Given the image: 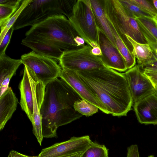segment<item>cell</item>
Wrapping results in <instances>:
<instances>
[{"mask_svg":"<svg viewBox=\"0 0 157 157\" xmlns=\"http://www.w3.org/2000/svg\"><path fill=\"white\" fill-rule=\"evenodd\" d=\"M91 52L92 54L95 56L100 57L101 55V50L99 47L92 48Z\"/></svg>","mask_w":157,"mask_h":157,"instance_id":"cell-35","label":"cell"},{"mask_svg":"<svg viewBox=\"0 0 157 157\" xmlns=\"http://www.w3.org/2000/svg\"><path fill=\"white\" fill-rule=\"evenodd\" d=\"M148 157H154L153 155H150Z\"/></svg>","mask_w":157,"mask_h":157,"instance_id":"cell-39","label":"cell"},{"mask_svg":"<svg viewBox=\"0 0 157 157\" xmlns=\"http://www.w3.org/2000/svg\"><path fill=\"white\" fill-rule=\"evenodd\" d=\"M92 142L89 136H73L42 149L37 157H67L84 151Z\"/></svg>","mask_w":157,"mask_h":157,"instance_id":"cell-9","label":"cell"},{"mask_svg":"<svg viewBox=\"0 0 157 157\" xmlns=\"http://www.w3.org/2000/svg\"><path fill=\"white\" fill-rule=\"evenodd\" d=\"M125 8L135 17H153L150 14L133 3L131 0H119Z\"/></svg>","mask_w":157,"mask_h":157,"instance_id":"cell-26","label":"cell"},{"mask_svg":"<svg viewBox=\"0 0 157 157\" xmlns=\"http://www.w3.org/2000/svg\"><path fill=\"white\" fill-rule=\"evenodd\" d=\"M76 71L109 114L117 117L127 115L133 102L124 73L106 67Z\"/></svg>","mask_w":157,"mask_h":157,"instance_id":"cell-1","label":"cell"},{"mask_svg":"<svg viewBox=\"0 0 157 157\" xmlns=\"http://www.w3.org/2000/svg\"><path fill=\"white\" fill-rule=\"evenodd\" d=\"M142 71L143 74L150 80L154 87L157 86V70H144Z\"/></svg>","mask_w":157,"mask_h":157,"instance_id":"cell-30","label":"cell"},{"mask_svg":"<svg viewBox=\"0 0 157 157\" xmlns=\"http://www.w3.org/2000/svg\"><path fill=\"white\" fill-rule=\"evenodd\" d=\"M155 89V93L157 95V85L154 86Z\"/></svg>","mask_w":157,"mask_h":157,"instance_id":"cell-38","label":"cell"},{"mask_svg":"<svg viewBox=\"0 0 157 157\" xmlns=\"http://www.w3.org/2000/svg\"><path fill=\"white\" fill-rule=\"evenodd\" d=\"M22 64L21 59H14L5 53L0 55V96L7 90L11 78Z\"/></svg>","mask_w":157,"mask_h":157,"instance_id":"cell-15","label":"cell"},{"mask_svg":"<svg viewBox=\"0 0 157 157\" xmlns=\"http://www.w3.org/2000/svg\"><path fill=\"white\" fill-rule=\"evenodd\" d=\"M133 47L132 54L137 59L138 64L141 66L156 58L148 44H143L136 42L129 36H126Z\"/></svg>","mask_w":157,"mask_h":157,"instance_id":"cell-21","label":"cell"},{"mask_svg":"<svg viewBox=\"0 0 157 157\" xmlns=\"http://www.w3.org/2000/svg\"><path fill=\"white\" fill-rule=\"evenodd\" d=\"M82 152H78L67 157H80Z\"/></svg>","mask_w":157,"mask_h":157,"instance_id":"cell-36","label":"cell"},{"mask_svg":"<svg viewBox=\"0 0 157 157\" xmlns=\"http://www.w3.org/2000/svg\"><path fill=\"white\" fill-rule=\"evenodd\" d=\"M108 21L114 37L117 47L126 61L128 70L130 69L135 65L136 58L127 47L113 25Z\"/></svg>","mask_w":157,"mask_h":157,"instance_id":"cell-22","label":"cell"},{"mask_svg":"<svg viewBox=\"0 0 157 157\" xmlns=\"http://www.w3.org/2000/svg\"><path fill=\"white\" fill-rule=\"evenodd\" d=\"M25 35L26 38L43 41L64 51L82 48L75 40L79 35L63 15L52 16L32 26Z\"/></svg>","mask_w":157,"mask_h":157,"instance_id":"cell-3","label":"cell"},{"mask_svg":"<svg viewBox=\"0 0 157 157\" xmlns=\"http://www.w3.org/2000/svg\"><path fill=\"white\" fill-rule=\"evenodd\" d=\"M90 0L97 26L117 47L114 35L105 13L102 0Z\"/></svg>","mask_w":157,"mask_h":157,"instance_id":"cell-20","label":"cell"},{"mask_svg":"<svg viewBox=\"0 0 157 157\" xmlns=\"http://www.w3.org/2000/svg\"><path fill=\"white\" fill-rule=\"evenodd\" d=\"M21 5L11 6L0 4V25L1 30L4 28L9 19L17 10Z\"/></svg>","mask_w":157,"mask_h":157,"instance_id":"cell-25","label":"cell"},{"mask_svg":"<svg viewBox=\"0 0 157 157\" xmlns=\"http://www.w3.org/2000/svg\"><path fill=\"white\" fill-rule=\"evenodd\" d=\"M142 70H157V60H153L140 66Z\"/></svg>","mask_w":157,"mask_h":157,"instance_id":"cell-32","label":"cell"},{"mask_svg":"<svg viewBox=\"0 0 157 157\" xmlns=\"http://www.w3.org/2000/svg\"><path fill=\"white\" fill-rule=\"evenodd\" d=\"M154 54L156 58V59L155 60H157V48L155 50L154 53Z\"/></svg>","mask_w":157,"mask_h":157,"instance_id":"cell-37","label":"cell"},{"mask_svg":"<svg viewBox=\"0 0 157 157\" xmlns=\"http://www.w3.org/2000/svg\"><path fill=\"white\" fill-rule=\"evenodd\" d=\"M133 108L140 123L157 124V95L155 92L135 102Z\"/></svg>","mask_w":157,"mask_h":157,"instance_id":"cell-14","label":"cell"},{"mask_svg":"<svg viewBox=\"0 0 157 157\" xmlns=\"http://www.w3.org/2000/svg\"><path fill=\"white\" fill-rule=\"evenodd\" d=\"M37 156H30L24 155L12 150L10 151L8 157H37Z\"/></svg>","mask_w":157,"mask_h":157,"instance_id":"cell-33","label":"cell"},{"mask_svg":"<svg viewBox=\"0 0 157 157\" xmlns=\"http://www.w3.org/2000/svg\"><path fill=\"white\" fill-rule=\"evenodd\" d=\"M142 33L154 53L157 48V22L154 18L135 17Z\"/></svg>","mask_w":157,"mask_h":157,"instance_id":"cell-19","label":"cell"},{"mask_svg":"<svg viewBox=\"0 0 157 157\" xmlns=\"http://www.w3.org/2000/svg\"><path fill=\"white\" fill-rule=\"evenodd\" d=\"M62 68L59 77L68 84L82 99L95 105L103 113L109 114L104 105L81 80L76 71Z\"/></svg>","mask_w":157,"mask_h":157,"instance_id":"cell-13","label":"cell"},{"mask_svg":"<svg viewBox=\"0 0 157 157\" xmlns=\"http://www.w3.org/2000/svg\"><path fill=\"white\" fill-rule=\"evenodd\" d=\"M82 99L65 81L57 78L45 86L40 110L43 137L57 138L59 126L70 123L82 116L74 106Z\"/></svg>","mask_w":157,"mask_h":157,"instance_id":"cell-2","label":"cell"},{"mask_svg":"<svg viewBox=\"0 0 157 157\" xmlns=\"http://www.w3.org/2000/svg\"><path fill=\"white\" fill-rule=\"evenodd\" d=\"M30 1V0H23L19 8L10 18L4 28L1 30L0 34V43L2 42L7 32L13 26L21 11Z\"/></svg>","mask_w":157,"mask_h":157,"instance_id":"cell-27","label":"cell"},{"mask_svg":"<svg viewBox=\"0 0 157 157\" xmlns=\"http://www.w3.org/2000/svg\"><path fill=\"white\" fill-rule=\"evenodd\" d=\"M99 47L101 52L100 56L107 67L120 72L128 70L126 61L117 47L98 27Z\"/></svg>","mask_w":157,"mask_h":157,"instance_id":"cell-12","label":"cell"},{"mask_svg":"<svg viewBox=\"0 0 157 157\" xmlns=\"http://www.w3.org/2000/svg\"><path fill=\"white\" fill-rule=\"evenodd\" d=\"M133 3L145 11L153 18L157 17V11L154 7L152 0H131Z\"/></svg>","mask_w":157,"mask_h":157,"instance_id":"cell-28","label":"cell"},{"mask_svg":"<svg viewBox=\"0 0 157 157\" xmlns=\"http://www.w3.org/2000/svg\"><path fill=\"white\" fill-rule=\"evenodd\" d=\"M68 19L87 44L93 48L99 47L98 26L90 0H77Z\"/></svg>","mask_w":157,"mask_h":157,"instance_id":"cell-6","label":"cell"},{"mask_svg":"<svg viewBox=\"0 0 157 157\" xmlns=\"http://www.w3.org/2000/svg\"><path fill=\"white\" fill-rule=\"evenodd\" d=\"M80 157H109L108 149L104 145L92 142Z\"/></svg>","mask_w":157,"mask_h":157,"instance_id":"cell-23","label":"cell"},{"mask_svg":"<svg viewBox=\"0 0 157 157\" xmlns=\"http://www.w3.org/2000/svg\"><path fill=\"white\" fill-rule=\"evenodd\" d=\"M102 2L107 19L132 53L133 47L126 36L139 43L148 44L135 17L119 0H102Z\"/></svg>","mask_w":157,"mask_h":157,"instance_id":"cell-5","label":"cell"},{"mask_svg":"<svg viewBox=\"0 0 157 157\" xmlns=\"http://www.w3.org/2000/svg\"><path fill=\"white\" fill-rule=\"evenodd\" d=\"M127 157H140L136 144H132L128 147Z\"/></svg>","mask_w":157,"mask_h":157,"instance_id":"cell-31","label":"cell"},{"mask_svg":"<svg viewBox=\"0 0 157 157\" xmlns=\"http://www.w3.org/2000/svg\"><path fill=\"white\" fill-rule=\"evenodd\" d=\"M20 104L32 123L33 119V96L27 67L25 66L23 77L19 84Z\"/></svg>","mask_w":157,"mask_h":157,"instance_id":"cell-16","label":"cell"},{"mask_svg":"<svg viewBox=\"0 0 157 157\" xmlns=\"http://www.w3.org/2000/svg\"><path fill=\"white\" fill-rule=\"evenodd\" d=\"M74 106L76 111L86 117L92 116L97 113L98 109L95 105L82 99L76 101Z\"/></svg>","mask_w":157,"mask_h":157,"instance_id":"cell-24","label":"cell"},{"mask_svg":"<svg viewBox=\"0 0 157 157\" xmlns=\"http://www.w3.org/2000/svg\"><path fill=\"white\" fill-rule=\"evenodd\" d=\"M124 74L127 80L133 102L155 93L153 85L143 74L138 64L128 69Z\"/></svg>","mask_w":157,"mask_h":157,"instance_id":"cell-10","label":"cell"},{"mask_svg":"<svg viewBox=\"0 0 157 157\" xmlns=\"http://www.w3.org/2000/svg\"><path fill=\"white\" fill-rule=\"evenodd\" d=\"M13 30L14 28L13 26L7 32L0 43V55L5 53L6 49L10 43Z\"/></svg>","mask_w":157,"mask_h":157,"instance_id":"cell-29","label":"cell"},{"mask_svg":"<svg viewBox=\"0 0 157 157\" xmlns=\"http://www.w3.org/2000/svg\"><path fill=\"white\" fill-rule=\"evenodd\" d=\"M88 44L75 50L64 51L59 61L62 68L76 71L106 67L99 56L93 54Z\"/></svg>","mask_w":157,"mask_h":157,"instance_id":"cell-8","label":"cell"},{"mask_svg":"<svg viewBox=\"0 0 157 157\" xmlns=\"http://www.w3.org/2000/svg\"><path fill=\"white\" fill-rule=\"evenodd\" d=\"M18 100L11 88L9 87L0 96V130H2L16 110Z\"/></svg>","mask_w":157,"mask_h":157,"instance_id":"cell-17","label":"cell"},{"mask_svg":"<svg viewBox=\"0 0 157 157\" xmlns=\"http://www.w3.org/2000/svg\"><path fill=\"white\" fill-rule=\"evenodd\" d=\"M27 68L33 96V119L32 123L33 133L41 146L43 136L40 110L44 99L45 86L37 78L30 70Z\"/></svg>","mask_w":157,"mask_h":157,"instance_id":"cell-11","label":"cell"},{"mask_svg":"<svg viewBox=\"0 0 157 157\" xmlns=\"http://www.w3.org/2000/svg\"><path fill=\"white\" fill-rule=\"evenodd\" d=\"M75 40L78 45L80 47H83L86 45L84 40L79 36L75 38Z\"/></svg>","mask_w":157,"mask_h":157,"instance_id":"cell-34","label":"cell"},{"mask_svg":"<svg viewBox=\"0 0 157 157\" xmlns=\"http://www.w3.org/2000/svg\"><path fill=\"white\" fill-rule=\"evenodd\" d=\"M21 60L44 86L59 77L62 67L54 59L32 51L22 55Z\"/></svg>","mask_w":157,"mask_h":157,"instance_id":"cell-7","label":"cell"},{"mask_svg":"<svg viewBox=\"0 0 157 157\" xmlns=\"http://www.w3.org/2000/svg\"><path fill=\"white\" fill-rule=\"evenodd\" d=\"M155 19V20H156V21H157V17H156V18H154Z\"/></svg>","mask_w":157,"mask_h":157,"instance_id":"cell-40","label":"cell"},{"mask_svg":"<svg viewBox=\"0 0 157 157\" xmlns=\"http://www.w3.org/2000/svg\"><path fill=\"white\" fill-rule=\"evenodd\" d=\"M21 44L31 49L36 53L59 61L63 51L49 44L25 37Z\"/></svg>","mask_w":157,"mask_h":157,"instance_id":"cell-18","label":"cell"},{"mask_svg":"<svg viewBox=\"0 0 157 157\" xmlns=\"http://www.w3.org/2000/svg\"><path fill=\"white\" fill-rule=\"evenodd\" d=\"M77 0H30L13 24L14 30L35 25L55 15H63L68 18Z\"/></svg>","mask_w":157,"mask_h":157,"instance_id":"cell-4","label":"cell"}]
</instances>
